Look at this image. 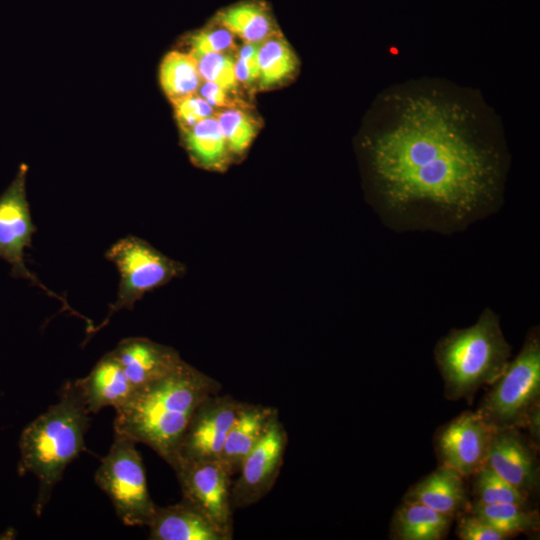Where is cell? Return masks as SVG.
<instances>
[{
	"mask_svg": "<svg viewBox=\"0 0 540 540\" xmlns=\"http://www.w3.org/2000/svg\"><path fill=\"white\" fill-rule=\"evenodd\" d=\"M359 142L365 197L390 230L452 235L504 203L510 154L478 91L435 78L395 84Z\"/></svg>",
	"mask_w": 540,
	"mask_h": 540,
	"instance_id": "6da1fadb",
	"label": "cell"
},
{
	"mask_svg": "<svg viewBox=\"0 0 540 540\" xmlns=\"http://www.w3.org/2000/svg\"><path fill=\"white\" fill-rule=\"evenodd\" d=\"M220 389L218 381L182 360L115 408V434L149 446L171 465L194 411Z\"/></svg>",
	"mask_w": 540,
	"mask_h": 540,
	"instance_id": "7a4b0ae2",
	"label": "cell"
},
{
	"mask_svg": "<svg viewBox=\"0 0 540 540\" xmlns=\"http://www.w3.org/2000/svg\"><path fill=\"white\" fill-rule=\"evenodd\" d=\"M90 412L74 382L63 387L59 401L33 420L22 432L20 471L39 480L38 514L48 503L67 465L85 450Z\"/></svg>",
	"mask_w": 540,
	"mask_h": 540,
	"instance_id": "3957f363",
	"label": "cell"
},
{
	"mask_svg": "<svg viewBox=\"0 0 540 540\" xmlns=\"http://www.w3.org/2000/svg\"><path fill=\"white\" fill-rule=\"evenodd\" d=\"M511 350L500 317L490 308L473 325L450 330L434 348L446 398L471 400L479 388L491 385L503 373Z\"/></svg>",
	"mask_w": 540,
	"mask_h": 540,
	"instance_id": "277c9868",
	"label": "cell"
},
{
	"mask_svg": "<svg viewBox=\"0 0 540 540\" xmlns=\"http://www.w3.org/2000/svg\"><path fill=\"white\" fill-rule=\"evenodd\" d=\"M539 396L540 335L538 327H533L519 353L491 384L477 412L494 429H518L539 405Z\"/></svg>",
	"mask_w": 540,
	"mask_h": 540,
	"instance_id": "5b68a950",
	"label": "cell"
},
{
	"mask_svg": "<svg viewBox=\"0 0 540 540\" xmlns=\"http://www.w3.org/2000/svg\"><path fill=\"white\" fill-rule=\"evenodd\" d=\"M95 482L109 497L125 525L148 526L158 506L150 497L136 442L115 434L108 453L96 470Z\"/></svg>",
	"mask_w": 540,
	"mask_h": 540,
	"instance_id": "8992f818",
	"label": "cell"
},
{
	"mask_svg": "<svg viewBox=\"0 0 540 540\" xmlns=\"http://www.w3.org/2000/svg\"><path fill=\"white\" fill-rule=\"evenodd\" d=\"M120 274L117 298L97 328L104 327L113 314L132 310L135 303L155 289L186 273V266L165 255L146 240L129 235L116 241L105 253Z\"/></svg>",
	"mask_w": 540,
	"mask_h": 540,
	"instance_id": "52a82bcc",
	"label": "cell"
},
{
	"mask_svg": "<svg viewBox=\"0 0 540 540\" xmlns=\"http://www.w3.org/2000/svg\"><path fill=\"white\" fill-rule=\"evenodd\" d=\"M170 466L177 476L183 498L232 539V481L220 460L176 459Z\"/></svg>",
	"mask_w": 540,
	"mask_h": 540,
	"instance_id": "ba28073f",
	"label": "cell"
},
{
	"mask_svg": "<svg viewBox=\"0 0 540 540\" xmlns=\"http://www.w3.org/2000/svg\"><path fill=\"white\" fill-rule=\"evenodd\" d=\"M26 173L27 166L23 164L0 196V258L11 265L14 276L29 280L49 295L62 300L47 289L25 265V249L30 246L32 235L36 232L26 197Z\"/></svg>",
	"mask_w": 540,
	"mask_h": 540,
	"instance_id": "9c48e42d",
	"label": "cell"
},
{
	"mask_svg": "<svg viewBox=\"0 0 540 540\" xmlns=\"http://www.w3.org/2000/svg\"><path fill=\"white\" fill-rule=\"evenodd\" d=\"M287 443V432L278 417L240 466L239 477L231 486L233 508L256 504L270 492L280 474Z\"/></svg>",
	"mask_w": 540,
	"mask_h": 540,
	"instance_id": "30bf717a",
	"label": "cell"
},
{
	"mask_svg": "<svg viewBox=\"0 0 540 540\" xmlns=\"http://www.w3.org/2000/svg\"><path fill=\"white\" fill-rule=\"evenodd\" d=\"M241 405V401L230 395L217 393L206 398L194 411L174 461L219 460L225 439Z\"/></svg>",
	"mask_w": 540,
	"mask_h": 540,
	"instance_id": "8fae6325",
	"label": "cell"
},
{
	"mask_svg": "<svg viewBox=\"0 0 540 540\" xmlns=\"http://www.w3.org/2000/svg\"><path fill=\"white\" fill-rule=\"evenodd\" d=\"M494 431L477 411L460 414L437 434L436 450L442 465L464 478L472 476L486 463Z\"/></svg>",
	"mask_w": 540,
	"mask_h": 540,
	"instance_id": "7c38bea8",
	"label": "cell"
},
{
	"mask_svg": "<svg viewBox=\"0 0 540 540\" xmlns=\"http://www.w3.org/2000/svg\"><path fill=\"white\" fill-rule=\"evenodd\" d=\"M485 464L528 497L539 487L535 448L516 428L495 429Z\"/></svg>",
	"mask_w": 540,
	"mask_h": 540,
	"instance_id": "4fadbf2b",
	"label": "cell"
},
{
	"mask_svg": "<svg viewBox=\"0 0 540 540\" xmlns=\"http://www.w3.org/2000/svg\"><path fill=\"white\" fill-rule=\"evenodd\" d=\"M112 353L134 389L167 375L183 360L174 348L144 337L125 338Z\"/></svg>",
	"mask_w": 540,
	"mask_h": 540,
	"instance_id": "5bb4252c",
	"label": "cell"
},
{
	"mask_svg": "<svg viewBox=\"0 0 540 540\" xmlns=\"http://www.w3.org/2000/svg\"><path fill=\"white\" fill-rule=\"evenodd\" d=\"M147 527L151 540H231L184 498L173 505L158 506Z\"/></svg>",
	"mask_w": 540,
	"mask_h": 540,
	"instance_id": "9a60e30c",
	"label": "cell"
},
{
	"mask_svg": "<svg viewBox=\"0 0 540 540\" xmlns=\"http://www.w3.org/2000/svg\"><path fill=\"white\" fill-rule=\"evenodd\" d=\"M278 417V410L274 407L242 402L219 458L231 477L238 473L245 457Z\"/></svg>",
	"mask_w": 540,
	"mask_h": 540,
	"instance_id": "2e32d148",
	"label": "cell"
},
{
	"mask_svg": "<svg viewBox=\"0 0 540 540\" xmlns=\"http://www.w3.org/2000/svg\"><path fill=\"white\" fill-rule=\"evenodd\" d=\"M74 383L79 388L90 414L107 406L114 409L119 407L134 391L112 351L102 356L86 377Z\"/></svg>",
	"mask_w": 540,
	"mask_h": 540,
	"instance_id": "e0dca14e",
	"label": "cell"
},
{
	"mask_svg": "<svg viewBox=\"0 0 540 540\" xmlns=\"http://www.w3.org/2000/svg\"><path fill=\"white\" fill-rule=\"evenodd\" d=\"M404 501L417 502L452 517L467 512L470 504L464 477L442 464L410 487Z\"/></svg>",
	"mask_w": 540,
	"mask_h": 540,
	"instance_id": "ac0fdd59",
	"label": "cell"
},
{
	"mask_svg": "<svg viewBox=\"0 0 540 540\" xmlns=\"http://www.w3.org/2000/svg\"><path fill=\"white\" fill-rule=\"evenodd\" d=\"M181 136L183 146L195 166L223 172L234 163L215 115L182 130Z\"/></svg>",
	"mask_w": 540,
	"mask_h": 540,
	"instance_id": "d6986e66",
	"label": "cell"
},
{
	"mask_svg": "<svg viewBox=\"0 0 540 540\" xmlns=\"http://www.w3.org/2000/svg\"><path fill=\"white\" fill-rule=\"evenodd\" d=\"M453 519L423 504L403 501L393 516L391 536L399 540H441Z\"/></svg>",
	"mask_w": 540,
	"mask_h": 540,
	"instance_id": "ffe728a7",
	"label": "cell"
},
{
	"mask_svg": "<svg viewBox=\"0 0 540 540\" xmlns=\"http://www.w3.org/2000/svg\"><path fill=\"white\" fill-rule=\"evenodd\" d=\"M214 21L241 38L244 43L260 44L279 32L270 9L261 1H244L231 5L219 11Z\"/></svg>",
	"mask_w": 540,
	"mask_h": 540,
	"instance_id": "44dd1931",
	"label": "cell"
},
{
	"mask_svg": "<svg viewBox=\"0 0 540 540\" xmlns=\"http://www.w3.org/2000/svg\"><path fill=\"white\" fill-rule=\"evenodd\" d=\"M297 65L295 53L280 32H277L259 44L255 86L259 90L277 87L293 76Z\"/></svg>",
	"mask_w": 540,
	"mask_h": 540,
	"instance_id": "7402d4cb",
	"label": "cell"
},
{
	"mask_svg": "<svg viewBox=\"0 0 540 540\" xmlns=\"http://www.w3.org/2000/svg\"><path fill=\"white\" fill-rule=\"evenodd\" d=\"M159 78L163 91L173 104L196 94L202 82L194 57L179 51L164 57Z\"/></svg>",
	"mask_w": 540,
	"mask_h": 540,
	"instance_id": "603a6c76",
	"label": "cell"
},
{
	"mask_svg": "<svg viewBox=\"0 0 540 540\" xmlns=\"http://www.w3.org/2000/svg\"><path fill=\"white\" fill-rule=\"evenodd\" d=\"M467 512L476 515L509 537L538 530L540 518L528 505L470 503Z\"/></svg>",
	"mask_w": 540,
	"mask_h": 540,
	"instance_id": "cb8c5ba5",
	"label": "cell"
},
{
	"mask_svg": "<svg viewBox=\"0 0 540 540\" xmlns=\"http://www.w3.org/2000/svg\"><path fill=\"white\" fill-rule=\"evenodd\" d=\"M215 116L233 161H239L251 146L258 131V124L245 108H225Z\"/></svg>",
	"mask_w": 540,
	"mask_h": 540,
	"instance_id": "d4e9b609",
	"label": "cell"
},
{
	"mask_svg": "<svg viewBox=\"0 0 540 540\" xmlns=\"http://www.w3.org/2000/svg\"><path fill=\"white\" fill-rule=\"evenodd\" d=\"M475 502L482 504L513 503L528 505V496L484 464L473 475Z\"/></svg>",
	"mask_w": 540,
	"mask_h": 540,
	"instance_id": "484cf974",
	"label": "cell"
},
{
	"mask_svg": "<svg viewBox=\"0 0 540 540\" xmlns=\"http://www.w3.org/2000/svg\"><path fill=\"white\" fill-rule=\"evenodd\" d=\"M203 81L213 82L225 90L236 93L238 81L235 76V59L232 52L192 55Z\"/></svg>",
	"mask_w": 540,
	"mask_h": 540,
	"instance_id": "4316f807",
	"label": "cell"
},
{
	"mask_svg": "<svg viewBox=\"0 0 540 540\" xmlns=\"http://www.w3.org/2000/svg\"><path fill=\"white\" fill-rule=\"evenodd\" d=\"M191 55L233 52L236 49L235 36L224 26L213 24L192 33L188 37Z\"/></svg>",
	"mask_w": 540,
	"mask_h": 540,
	"instance_id": "83f0119b",
	"label": "cell"
},
{
	"mask_svg": "<svg viewBox=\"0 0 540 540\" xmlns=\"http://www.w3.org/2000/svg\"><path fill=\"white\" fill-rule=\"evenodd\" d=\"M173 105L181 131L216 114L214 108L197 94L186 97Z\"/></svg>",
	"mask_w": 540,
	"mask_h": 540,
	"instance_id": "f1b7e54d",
	"label": "cell"
},
{
	"mask_svg": "<svg viewBox=\"0 0 540 540\" xmlns=\"http://www.w3.org/2000/svg\"><path fill=\"white\" fill-rule=\"evenodd\" d=\"M457 535L462 540H506L511 538L469 512H465L460 517Z\"/></svg>",
	"mask_w": 540,
	"mask_h": 540,
	"instance_id": "f546056e",
	"label": "cell"
},
{
	"mask_svg": "<svg viewBox=\"0 0 540 540\" xmlns=\"http://www.w3.org/2000/svg\"><path fill=\"white\" fill-rule=\"evenodd\" d=\"M259 44L244 43L235 59V76L238 83L255 86L258 73Z\"/></svg>",
	"mask_w": 540,
	"mask_h": 540,
	"instance_id": "4dcf8cb0",
	"label": "cell"
},
{
	"mask_svg": "<svg viewBox=\"0 0 540 540\" xmlns=\"http://www.w3.org/2000/svg\"><path fill=\"white\" fill-rule=\"evenodd\" d=\"M230 93L231 92L213 82L202 80L196 94L203 98L213 108H243L247 106L242 102H237V100L232 99Z\"/></svg>",
	"mask_w": 540,
	"mask_h": 540,
	"instance_id": "1f68e13d",
	"label": "cell"
},
{
	"mask_svg": "<svg viewBox=\"0 0 540 540\" xmlns=\"http://www.w3.org/2000/svg\"><path fill=\"white\" fill-rule=\"evenodd\" d=\"M533 439V446L538 447L540 439V407L535 406L528 414L525 426Z\"/></svg>",
	"mask_w": 540,
	"mask_h": 540,
	"instance_id": "d6a6232c",
	"label": "cell"
}]
</instances>
